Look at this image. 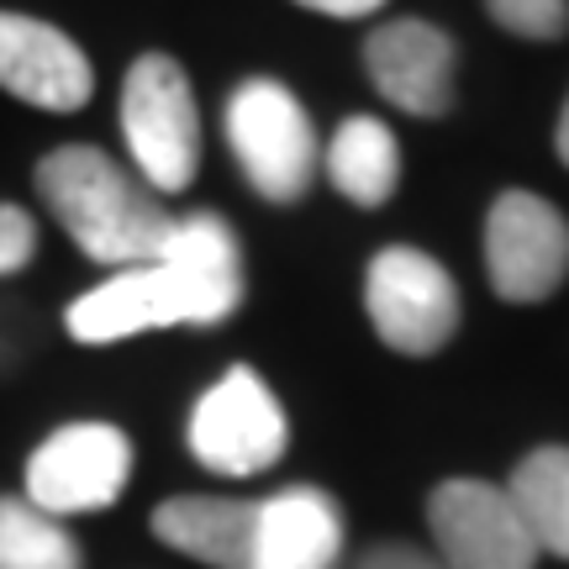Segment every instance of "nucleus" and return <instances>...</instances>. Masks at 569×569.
I'll return each mask as SVG.
<instances>
[{
  "mask_svg": "<svg viewBox=\"0 0 569 569\" xmlns=\"http://www.w3.org/2000/svg\"><path fill=\"white\" fill-rule=\"evenodd\" d=\"M32 184H38L42 206L53 211V222L96 264L138 269L153 264L169 248L174 211L90 142H63L53 153H42Z\"/></svg>",
  "mask_w": 569,
  "mask_h": 569,
  "instance_id": "f257e3e1",
  "label": "nucleus"
},
{
  "mask_svg": "<svg viewBox=\"0 0 569 569\" xmlns=\"http://www.w3.org/2000/svg\"><path fill=\"white\" fill-rule=\"evenodd\" d=\"M222 132L259 201L296 206L311 190L322 148H317V127L290 84H280L274 74H248L227 96Z\"/></svg>",
  "mask_w": 569,
  "mask_h": 569,
  "instance_id": "f03ea898",
  "label": "nucleus"
},
{
  "mask_svg": "<svg viewBox=\"0 0 569 569\" xmlns=\"http://www.w3.org/2000/svg\"><path fill=\"white\" fill-rule=\"evenodd\" d=\"M122 138L153 196H180L201 174V106L196 84L169 53L132 59L122 80Z\"/></svg>",
  "mask_w": 569,
  "mask_h": 569,
  "instance_id": "7ed1b4c3",
  "label": "nucleus"
},
{
  "mask_svg": "<svg viewBox=\"0 0 569 569\" xmlns=\"http://www.w3.org/2000/svg\"><path fill=\"white\" fill-rule=\"evenodd\" d=\"M184 443L196 453V465L222 475V480H253L284 459L290 422H284L280 396L264 386V375L253 365H232L190 407Z\"/></svg>",
  "mask_w": 569,
  "mask_h": 569,
  "instance_id": "20e7f679",
  "label": "nucleus"
},
{
  "mask_svg": "<svg viewBox=\"0 0 569 569\" xmlns=\"http://www.w3.org/2000/svg\"><path fill=\"white\" fill-rule=\"evenodd\" d=\"M365 311L375 338L407 359H432L459 332V284L427 248L396 243L369 259Z\"/></svg>",
  "mask_w": 569,
  "mask_h": 569,
  "instance_id": "39448f33",
  "label": "nucleus"
},
{
  "mask_svg": "<svg viewBox=\"0 0 569 569\" xmlns=\"http://www.w3.org/2000/svg\"><path fill=\"white\" fill-rule=\"evenodd\" d=\"M132 480V438L111 422H69L27 459V501L48 517H84L122 501Z\"/></svg>",
  "mask_w": 569,
  "mask_h": 569,
  "instance_id": "423d86ee",
  "label": "nucleus"
},
{
  "mask_svg": "<svg viewBox=\"0 0 569 569\" xmlns=\"http://www.w3.org/2000/svg\"><path fill=\"white\" fill-rule=\"evenodd\" d=\"M486 274L511 306L549 301L569 280V217L538 190H501L486 211Z\"/></svg>",
  "mask_w": 569,
  "mask_h": 569,
  "instance_id": "0eeeda50",
  "label": "nucleus"
},
{
  "mask_svg": "<svg viewBox=\"0 0 569 569\" xmlns=\"http://www.w3.org/2000/svg\"><path fill=\"white\" fill-rule=\"evenodd\" d=\"M427 528L448 569H538V538L507 486L443 480L427 496Z\"/></svg>",
  "mask_w": 569,
  "mask_h": 569,
  "instance_id": "6e6552de",
  "label": "nucleus"
},
{
  "mask_svg": "<svg viewBox=\"0 0 569 569\" xmlns=\"http://www.w3.org/2000/svg\"><path fill=\"white\" fill-rule=\"evenodd\" d=\"M453 63H459L453 38L427 17L380 21L365 38L369 84H375L396 111L422 117V122L453 111Z\"/></svg>",
  "mask_w": 569,
  "mask_h": 569,
  "instance_id": "1a4fd4ad",
  "label": "nucleus"
},
{
  "mask_svg": "<svg viewBox=\"0 0 569 569\" xmlns=\"http://www.w3.org/2000/svg\"><path fill=\"white\" fill-rule=\"evenodd\" d=\"M0 90L38 111H80L96 90V69L63 27L0 11Z\"/></svg>",
  "mask_w": 569,
  "mask_h": 569,
  "instance_id": "9d476101",
  "label": "nucleus"
},
{
  "mask_svg": "<svg viewBox=\"0 0 569 569\" xmlns=\"http://www.w3.org/2000/svg\"><path fill=\"white\" fill-rule=\"evenodd\" d=\"M63 322L74 343H122V338L159 332V327H190V296H184L180 274L163 259H153L138 269H117L111 280L84 290Z\"/></svg>",
  "mask_w": 569,
  "mask_h": 569,
  "instance_id": "9b49d317",
  "label": "nucleus"
},
{
  "mask_svg": "<svg viewBox=\"0 0 569 569\" xmlns=\"http://www.w3.org/2000/svg\"><path fill=\"white\" fill-rule=\"evenodd\" d=\"M159 259L180 274L184 296H190V327H217L243 306V248H238L232 222L217 211L174 217L169 248Z\"/></svg>",
  "mask_w": 569,
  "mask_h": 569,
  "instance_id": "f8f14e48",
  "label": "nucleus"
},
{
  "mask_svg": "<svg viewBox=\"0 0 569 569\" xmlns=\"http://www.w3.org/2000/svg\"><path fill=\"white\" fill-rule=\"evenodd\" d=\"M343 532V507L322 486H284L259 501L248 569H338Z\"/></svg>",
  "mask_w": 569,
  "mask_h": 569,
  "instance_id": "ddd939ff",
  "label": "nucleus"
},
{
  "mask_svg": "<svg viewBox=\"0 0 569 569\" xmlns=\"http://www.w3.org/2000/svg\"><path fill=\"white\" fill-rule=\"evenodd\" d=\"M253 528H259V501L238 496H169L153 511L159 543L211 569L253 565Z\"/></svg>",
  "mask_w": 569,
  "mask_h": 569,
  "instance_id": "4468645a",
  "label": "nucleus"
},
{
  "mask_svg": "<svg viewBox=\"0 0 569 569\" xmlns=\"http://www.w3.org/2000/svg\"><path fill=\"white\" fill-rule=\"evenodd\" d=\"M322 169L332 190L359 211H375L401 184V142L380 117H348L322 148Z\"/></svg>",
  "mask_w": 569,
  "mask_h": 569,
  "instance_id": "2eb2a0df",
  "label": "nucleus"
},
{
  "mask_svg": "<svg viewBox=\"0 0 569 569\" xmlns=\"http://www.w3.org/2000/svg\"><path fill=\"white\" fill-rule=\"evenodd\" d=\"M511 501L522 511L538 549L553 559H569V443L532 448L522 465L511 469Z\"/></svg>",
  "mask_w": 569,
  "mask_h": 569,
  "instance_id": "dca6fc26",
  "label": "nucleus"
},
{
  "mask_svg": "<svg viewBox=\"0 0 569 569\" xmlns=\"http://www.w3.org/2000/svg\"><path fill=\"white\" fill-rule=\"evenodd\" d=\"M0 569H84L74 532L27 496H0Z\"/></svg>",
  "mask_w": 569,
  "mask_h": 569,
  "instance_id": "f3484780",
  "label": "nucleus"
},
{
  "mask_svg": "<svg viewBox=\"0 0 569 569\" xmlns=\"http://www.w3.org/2000/svg\"><path fill=\"white\" fill-rule=\"evenodd\" d=\"M490 21L528 42H559L569 32V0H486Z\"/></svg>",
  "mask_w": 569,
  "mask_h": 569,
  "instance_id": "a211bd4d",
  "label": "nucleus"
},
{
  "mask_svg": "<svg viewBox=\"0 0 569 569\" xmlns=\"http://www.w3.org/2000/svg\"><path fill=\"white\" fill-rule=\"evenodd\" d=\"M38 253V222L17 201H0V274H17Z\"/></svg>",
  "mask_w": 569,
  "mask_h": 569,
  "instance_id": "6ab92c4d",
  "label": "nucleus"
},
{
  "mask_svg": "<svg viewBox=\"0 0 569 569\" xmlns=\"http://www.w3.org/2000/svg\"><path fill=\"white\" fill-rule=\"evenodd\" d=\"M359 569H448V565L422 549H411V543H375V549L359 559Z\"/></svg>",
  "mask_w": 569,
  "mask_h": 569,
  "instance_id": "aec40b11",
  "label": "nucleus"
},
{
  "mask_svg": "<svg viewBox=\"0 0 569 569\" xmlns=\"http://www.w3.org/2000/svg\"><path fill=\"white\" fill-rule=\"evenodd\" d=\"M306 11H317V17H338V21H365L375 11H386V0H296Z\"/></svg>",
  "mask_w": 569,
  "mask_h": 569,
  "instance_id": "412c9836",
  "label": "nucleus"
},
{
  "mask_svg": "<svg viewBox=\"0 0 569 569\" xmlns=\"http://www.w3.org/2000/svg\"><path fill=\"white\" fill-rule=\"evenodd\" d=\"M553 153L569 169V96H565V111H559V127H553Z\"/></svg>",
  "mask_w": 569,
  "mask_h": 569,
  "instance_id": "4be33fe9",
  "label": "nucleus"
}]
</instances>
